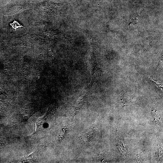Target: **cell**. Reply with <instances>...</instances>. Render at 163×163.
<instances>
[{
  "mask_svg": "<svg viewBox=\"0 0 163 163\" xmlns=\"http://www.w3.org/2000/svg\"><path fill=\"white\" fill-rule=\"evenodd\" d=\"M14 21L13 22L10 24V26L12 27V29H14L15 30V32L16 31V30L21 27L25 28L24 27L20 24L17 21L15 20L14 19Z\"/></svg>",
  "mask_w": 163,
  "mask_h": 163,
  "instance_id": "6da1fadb",
  "label": "cell"
},
{
  "mask_svg": "<svg viewBox=\"0 0 163 163\" xmlns=\"http://www.w3.org/2000/svg\"><path fill=\"white\" fill-rule=\"evenodd\" d=\"M154 82L155 83V85L159 88L161 89L162 87V85H161L159 83H158V82Z\"/></svg>",
  "mask_w": 163,
  "mask_h": 163,
  "instance_id": "7a4b0ae2",
  "label": "cell"
}]
</instances>
